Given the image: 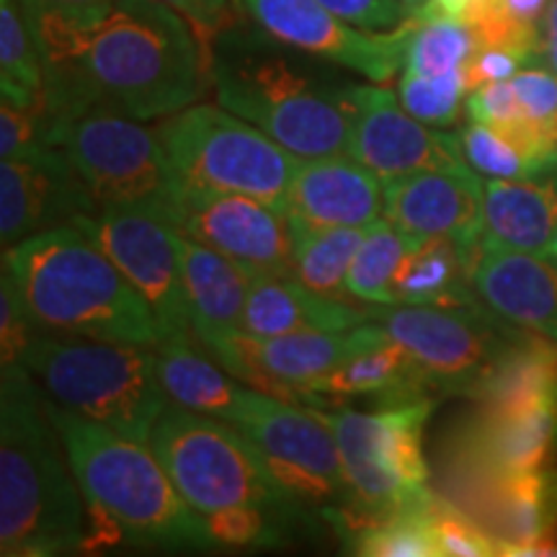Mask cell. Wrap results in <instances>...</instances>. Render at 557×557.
<instances>
[{"mask_svg": "<svg viewBox=\"0 0 557 557\" xmlns=\"http://www.w3.org/2000/svg\"><path fill=\"white\" fill-rule=\"evenodd\" d=\"M26 18L45 65V135L88 109L165 120L197 103L212 83V47L160 0H114L94 16Z\"/></svg>", "mask_w": 557, "mask_h": 557, "instance_id": "cell-1", "label": "cell"}, {"mask_svg": "<svg viewBox=\"0 0 557 557\" xmlns=\"http://www.w3.org/2000/svg\"><path fill=\"white\" fill-rule=\"evenodd\" d=\"M86 500L83 553L114 545L214 547L205 517L186 504L150 444L45 398Z\"/></svg>", "mask_w": 557, "mask_h": 557, "instance_id": "cell-2", "label": "cell"}, {"mask_svg": "<svg viewBox=\"0 0 557 557\" xmlns=\"http://www.w3.org/2000/svg\"><path fill=\"white\" fill-rule=\"evenodd\" d=\"M86 500L45 395L24 364L0 369V553L75 555L86 547Z\"/></svg>", "mask_w": 557, "mask_h": 557, "instance_id": "cell-3", "label": "cell"}, {"mask_svg": "<svg viewBox=\"0 0 557 557\" xmlns=\"http://www.w3.org/2000/svg\"><path fill=\"white\" fill-rule=\"evenodd\" d=\"M26 310L39 331L158 346L156 312L122 269L75 225H60L3 248Z\"/></svg>", "mask_w": 557, "mask_h": 557, "instance_id": "cell-4", "label": "cell"}, {"mask_svg": "<svg viewBox=\"0 0 557 557\" xmlns=\"http://www.w3.org/2000/svg\"><path fill=\"white\" fill-rule=\"evenodd\" d=\"M212 86L220 107L256 124L297 158L348 150L351 86L302 67L271 41L230 26L212 47Z\"/></svg>", "mask_w": 557, "mask_h": 557, "instance_id": "cell-5", "label": "cell"}, {"mask_svg": "<svg viewBox=\"0 0 557 557\" xmlns=\"http://www.w3.org/2000/svg\"><path fill=\"white\" fill-rule=\"evenodd\" d=\"M21 361L58 406L143 444L171 403L156 346L41 331Z\"/></svg>", "mask_w": 557, "mask_h": 557, "instance_id": "cell-6", "label": "cell"}, {"mask_svg": "<svg viewBox=\"0 0 557 557\" xmlns=\"http://www.w3.org/2000/svg\"><path fill=\"white\" fill-rule=\"evenodd\" d=\"M150 447L199 517L227 508L299 517L302 506L284 491L256 444L235 423L169 403L152 429Z\"/></svg>", "mask_w": 557, "mask_h": 557, "instance_id": "cell-7", "label": "cell"}, {"mask_svg": "<svg viewBox=\"0 0 557 557\" xmlns=\"http://www.w3.org/2000/svg\"><path fill=\"white\" fill-rule=\"evenodd\" d=\"M434 408L436 398L382 406L372 413L348 406L318 408L336 436L351 487V511L333 519V527L346 534L372 519L429 504L434 491L423 457V429Z\"/></svg>", "mask_w": 557, "mask_h": 557, "instance_id": "cell-8", "label": "cell"}, {"mask_svg": "<svg viewBox=\"0 0 557 557\" xmlns=\"http://www.w3.org/2000/svg\"><path fill=\"white\" fill-rule=\"evenodd\" d=\"M184 184L243 194L287 212L299 158L225 107L191 103L156 127Z\"/></svg>", "mask_w": 557, "mask_h": 557, "instance_id": "cell-9", "label": "cell"}, {"mask_svg": "<svg viewBox=\"0 0 557 557\" xmlns=\"http://www.w3.org/2000/svg\"><path fill=\"white\" fill-rule=\"evenodd\" d=\"M47 143L73 160L99 209L145 207L173 220L184 178L158 132L111 109H88L54 124Z\"/></svg>", "mask_w": 557, "mask_h": 557, "instance_id": "cell-10", "label": "cell"}, {"mask_svg": "<svg viewBox=\"0 0 557 557\" xmlns=\"http://www.w3.org/2000/svg\"><path fill=\"white\" fill-rule=\"evenodd\" d=\"M372 320L406 346L429 387L438 395L472 398L527 329L508 323L485 305L418 308L374 305Z\"/></svg>", "mask_w": 557, "mask_h": 557, "instance_id": "cell-11", "label": "cell"}, {"mask_svg": "<svg viewBox=\"0 0 557 557\" xmlns=\"http://www.w3.org/2000/svg\"><path fill=\"white\" fill-rule=\"evenodd\" d=\"M238 429L299 506L318 508L329 521L351 511V487L338 442L318 408L261 393Z\"/></svg>", "mask_w": 557, "mask_h": 557, "instance_id": "cell-12", "label": "cell"}, {"mask_svg": "<svg viewBox=\"0 0 557 557\" xmlns=\"http://www.w3.org/2000/svg\"><path fill=\"white\" fill-rule=\"evenodd\" d=\"M387 338L382 325L369 320L351 331H299L284 336H253L246 331L212 333L197 338L233 377L297 406H310V389L320 377L361 348Z\"/></svg>", "mask_w": 557, "mask_h": 557, "instance_id": "cell-13", "label": "cell"}, {"mask_svg": "<svg viewBox=\"0 0 557 557\" xmlns=\"http://www.w3.org/2000/svg\"><path fill=\"white\" fill-rule=\"evenodd\" d=\"M109 256L156 312L163 336L191 333L181 269V230L165 212L109 207L73 222Z\"/></svg>", "mask_w": 557, "mask_h": 557, "instance_id": "cell-14", "label": "cell"}, {"mask_svg": "<svg viewBox=\"0 0 557 557\" xmlns=\"http://www.w3.org/2000/svg\"><path fill=\"white\" fill-rule=\"evenodd\" d=\"M248 16L274 41L310 58L354 70L372 83H389L406 67L416 18L393 32H364L320 0H240Z\"/></svg>", "mask_w": 557, "mask_h": 557, "instance_id": "cell-15", "label": "cell"}, {"mask_svg": "<svg viewBox=\"0 0 557 557\" xmlns=\"http://www.w3.org/2000/svg\"><path fill=\"white\" fill-rule=\"evenodd\" d=\"M173 222L191 240L220 250L253 276H295V233L289 214L267 201L184 184Z\"/></svg>", "mask_w": 557, "mask_h": 557, "instance_id": "cell-16", "label": "cell"}, {"mask_svg": "<svg viewBox=\"0 0 557 557\" xmlns=\"http://www.w3.org/2000/svg\"><path fill=\"white\" fill-rule=\"evenodd\" d=\"M346 156L367 165L382 181L410 176L416 171L465 165L457 132L431 129L410 116L393 90L351 86V132Z\"/></svg>", "mask_w": 557, "mask_h": 557, "instance_id": "cell-17", "label": "cell"}, {"mask_svg": "<svg viewBox=\"0 0 557 557\" xmlns=\"http://www.w3.org/2000/svg\"><path fill=\"white\" fill-rule=\"evenodd\" d=\"M99 212L86 181L58 145H45L26 156L0 163V240L3 248L73 225L83 214Z\"/></svg>", "mask_w": 557, "mask_h": 557, "instance_id": "cell-18", "label": "cell"}, {"mask_svg": "<svg viewBox=\"0 0 557 557\" xmlns=\"http://www.w3.org/2000/svg\"><path fill=\"white\" fill-rule=\"evenodd\" d=\"M485 181L468 163L416 171L385 184V220L416 240L447 238L478 256Z\"/></svg>", "mask_w": 557, "mask_h": 557, "instance_id": "cell-19", "label": "cell"}, {"mask_svg": "<svg viewBox=\"0 0 557 557\" xmlns=\"http://www.w3.org/2000/svg\"><path fill=\"white\" fill-rule=\"evenodd\" d=\"M287 214L310 227H372L385 218V181L346 152L299 158Z\"/></svg>", "mask_w": 557, "mask_h": 557, "instance_id": "cell-20", "label": "cell"}, {"mask_svg": "<svg viewBox=\"0 0 557 557\" xmlns=\"http://www.w3.org/2000/svg\"><path fill=\"white\" fill-rule=\"evenodd\" d=\"M472 287L485 308L508 323L557 341L555 256L487 248L480 243Z\"/></svg>", "mask_w": 557, "mask_h": 557, "instance_id": "cell-21", "label": "cell"}, {"mask_svg": "<svg viewBox=\"0 0 557 557\" xmlns=\"http://www.w3.org/2000/svg\"><path fill=\"white\" fill-rule=\"evenodd\" d=\"M557 444V408L513 416L480 410L459 436L455 470L472 475H517L547 468Z\"/></svg>", "mask_w": 557, "mask_h": 557, "instance_id": "cell-22", "label": "cell"}, {"mask_svg": "<svg viewBox=\"0 0 557 557\" xmlns=\"http://www.w3.org/2000/svg\"><path fill=\"white\" fill-rule=\"evenodd\" d=\"M374 308L354 299L325 297L297 276L256 274L248 289L240 331L253 336H284L299 331H351L372 320Z\"/></svg>", "mask_w": 557, "mask_h": 557, "instance_id": "cell-23", "label": "cell"}, {"mask_svg": "<svg viewBox=\"0 0 557 557\" xmlns=\"http://www.w3.org/2000/svg\"><path fill=\"white\" fill-rule=\"evenodd\" d=\"M156 348L160 385L176 406L238 426L259 400L261 389L233 377L209 351L201 354L194 333H171Z\"/></svg>", "mask_w": 557, "mask_h": 557, "instance_id": "cell-24", "label": "cell"}, {"mask_svg": "<svg viewBox=\"0 0 557 557\" xmlns=\"http://www.w3.org/2000/svg\"><path fill=\"white\" fill-rule=\"evenodd\" d=\"M434 395L406 346L387 333L382 344L361 348L320 377L310 389V406L336 408L359 398H372L380 406H400Z\"/></svg>", "mask_w": 557, "mask_h": 557, "instance_id": "cell-25", "label": "cell"}, {"mask_svg": "<svg viewBox=\"0 0 557 557\" xmlns=\"http://www.w3.org/2000/svg\"><path fill=\"white\" fill-rule=\"evenodd\" d=\"M555 233L557 176L532 181H485L483 246L547 253Z\"/></svg>", "mask_w": 557, "mask_h": 557, "instance_id": "cell-26", "label": "cell"}, {"mask_svg": "<svg viewBox=\"0 0 557 557\" xmlns=\"http://www.w3.org/2000/svg\"><path fill=\"white\" fill-rule=\"evenodd\" d=\"M181 269L194 338L238 331L253 274L220 250L181 233Z\"/></svg>", "mask_w": 557, "mask_h": 557, "instance_id": "cell-27", "label": "cell"}, {"mask_svg": "<svg viewBox=\"0 0 557 557\" xmlns=\"http://www.w3.org/2000/svg\"><path fill=\"white\" fill-rule=\"evenodd\" d=\"M478 256L447 238L418 240L395 276V305L418 308H475L485 305L472 287Z\"/></svg>", "mask_w": 557, "mask_h": 557, "instance_id": "cell-28", "label": "cell"}, {"mask_svg": "<svg viewBox=\"0 0 557 557\" xmlns=\"http://www.w3.org/2000/svg\"><path fill=\"white\" fill-rule=\"evenodd\" d=\"M289 222L295 233L292 274L320 295L351 299L346 292V276L367 227H310L295 218Z\"/></svg>", "mask_w": 557, "mask_h": 557, "instance_id": "cell-29", "label": "cell"}, {"mask_svg": "<svg viewBox=\"0 0 557 557\" xmlns=\"http://www.w3.org/2000/svg\"><path fill=\"white\" fill-rule=\"evenodd\" d=\"M0 94L26 109L45 103V65L21 0H0Z\"/></svg>", "mask_w": 557, "mask_h": 557, "instance_id": "cell-30", "label": "cell"}, {"mask_svg": "<svg viewBox=\"0 0 557 557\" xmlns=\"http://www.w3.org/2000/svg\"><path fill=\"white\" fill-rule=\"evenodd\" d=\"M416 243V238H410L385 218L367 227L364 240L346 276L348 295L367 305H380V308L395 305V276Z\"/></svg>", "mask_w": 557, "mask_h": 557, "instance_id": "cell-31", "label": "cell"}, {"mask_svg": "<svg viewBox=\"0 0 557 557\" xmlns=\"http://www.w3.org/2000/svg\"><path fill=\"white\" fill-rule=\"evenodd\" d=\"M346 553L361 557H442L429 504L351 529L346 532Z\"/></svg>", "mask_w": 557, "mask_h": 557, "instance_id": "cell-32", "label": "cell"}, {"mask_svg": "<svg viewBox=\"0 0 557 557\" xmlns=\"http://www.w3.org/2000/svg\"><path fill=\"white\" fill-rule=\"evenodd\" d=\"M475 52V34L462 21L416 18V29L408 41L406 70L416 75H444L468 65Z\"/></svg>", "mask_w": 557, "mask_h": 557, "instance_id": "cell-33", "label": "cell"}, {"mask_svg": "<svg viewBox=\"0 0 557 557\" xmlns=\"http://www.w3.org/2000/svg\"><path fill=\"white\" fill-rule=\"evenodd\" d=\"M462 158L468 160L472 171L487 178H506V181H532V178H553L557 169L542 163L521 152L511 139L500 135L498 129L487 124L472 122L470 127L457 132Z\"/></svg>", "mask_w": 557, "mask_h": 557, "instance_id": "cell-34", "label": "cell"}, {"mask_svg": "<svg viewBox=\"0 0 557 557\" xmlns=\"http://www.w3.org/2000/svg\"><path fill=\"white\" fill-rule=\"evenodd\" d=\"M470 83L465 67L444 75H416L403 73L398 83V99L403 109L429 127H449L459 120Z\"/></svg>", "mask_w": 557, "mask_h": 557, "instance_id": "cell-35", "label": "cell"}, {"mask_svg": "<svg viewBox=\"0 0 557 557\" xmlns=\"http://www.w3.org/2000/svg\"><path fill=\"white\" fill-rule=\"evenodd\" d=\"M292 521L263 508H227L205 517L214 547H276L287 540Z\"/></svg>", "mask_w": 557, "mask_h": 557, "instance_id": "cell-36", "label": "cell"}, {"mask_svg": "<svg viewBox=\"0 0 557 557\" xmlns=\"http://www.w3.org/2000/svg\"><path fill=\"white\" fill-rule=\"evenodd\" d=\"M429 517L434 527L438 553L447 557H483L500 555L498 542L449 498L434 493L429 500Z\"/></svg>", "mask_w": 557, "mask_h": 557, "instance_id": "cell-37", "label": "cell"}, {"mask_svg": "<svg viewBox=\"0 0 557 557\" xmlns=\"http://www.w3.org/2000/svg\"><path fill=\"white\" fill-rule=\"evenodd\" d=\"M41 333L34 318L26 310L11 271L3 267V282H0V369L24 364V351L29 341Z\"/></svg>", "mask_w": 557, "mask_h": 557, "instance_id": "cell-38", "label": "cell"}, {"mask_svg": "<svg viewBox=\"0 0 557 557\" xmlns=\"http://www.w3.org/2000/svg\"><path fill=\"white\" fill-rule=\"evenodd\" d=\"M465 109H468L472 122L487 124V127L498 129L506 137L519 132L529 122L511 81L485 83V86L470 90Z\"/></svg>", "mask_w": 557, "mask_h": 557, "instance_id": "cell-39", "label": "cell"}, {"mask_svg": "<svg viewBox=\"0 0 557 557\" xmlns=\"http://www.w3.org/2000/svg\"><path fill=\"white\" fill-rule=\"evenodd\" d=\"M45 145L50 143H47L45 135L41 107L26 109L11 101L0 103V156L18 158L37 148H45Z\"/></svg>", "mask_w": 557, "mask_h": 557, "instance_id": "cell-40", "label": "cell"}, {"mask_svg": "<svg viewBox=\"0 0 557 557\" xmlns=\"http://www.w3.org/2000/svg\"><path fill=\"white\" fill-rule=\"evenodd\" d=\"M364 32H393L413 16L403 0H320Z\"/></svg>", "mask_w": 557, "mask_h": 557, "instance_id": "cell-41", "label": "cell"}, {"mask_svg": "<svg viewBox=\"0 0 557 557\" xmlns=\"http://www.w3.org/2000/svg\"><path fill=\"white\" fill-rule=\"evenodd\" d=\"M160 3L189 18L207 45H212V39H218L235 21L233 0H160Z\"/></svg>", "mask_w": 557, "mask_h": 557, "instance_id": "cell-42", "label": "cell"}, {"mask_svg": "<svg viewBox=\"0 0 557 557\" xmlns=\"http://www.w3.org/2000/svg\"><path fill=\"white\" fill-rule=\"evenodd\" d=\"M527 65L529 60L521 58L519 52L498 50V47H483V50L472 54L468 65H465V73H468L470 90H475L480 86H485V83L511 81L513 75Z\"/></svg>", "mask_w": 557, "mask_h": 557, "instance_id": "cell-43", "label": "cell"}, {"mask_svg": "<svg viewBox=\"0 0 557 557\" xmlns=\"http://www.w3.org/2000/svg\"><path fill=\"white\" fill-rule=\"evenodd\" d=\"M114 0H21L24 11L34 16V13H62V16H94Z\"/></svg>", "mask_w": 557, "mask_h": 557, "instance_id": "cell-44", "label": "cell"}, {"mask_svg": "<svg viewBox=\"0 0 557 557\" xmlns=\"http://www.w3.org/2000/svg\"><path fill=\"white\" fill-rule=\"evenodd\" d=\"M506 13H511L513 18L524 21V24L542 26V18H545L549 0H500Z\"/></svg>", "mask_w": 557, "mask_h": 557, "instance_id": "cell-45", "label": "cell"}, {"mask_svg": "<svg viewBox=\"0 0 557 557\" xmlns=\"http://www.w3.org/2000/svg\"><path fill=\"white\" fill-rule=\"evenodd\" d=\"M542 39L547 45H557V0H549L545 18H542Z\"/></svg>", "mask_w": 557, "mask_h": 557, "instance_id": "cell-46", "label": "cell"}, {"mask_svg": "<svg viewBox=\"0 0 557 557\" xmlns=\"http://www.w3.org/2000/svg\"><path fill=\"white\" fill-rule=\"evenodd\" d=\"M542 60H545L547 67L557 75V45H547L545 47V54H542Z\"/></svg>", "mask_w": 557, "mask_h": 557, "instance_id": "cell-47", "label": "cell"}, {"mask_svg": "<svg viewBox=\"0 0 557 557\" xmlns=\"http://www.w3.org/2000/svg\"><path fill=\"white\" fill-rule=\"evenodd\" d=\"M403 3H406L410 11H416V9H418V5H421V3H426V0H403Z\"/></svg>", "mask_w": 557, "mask_h": 557, "instance_id": "cell-48", "label": "cell"}, {"mask_svg": "<svg viewBox=\"0 0 557 557\" xmlns=\"http://www.w3.org/2000/svg\"><path fill=\"white\" fill-rule=\"evenodd\" d=\"M549 256H555L557 259V233H555V238H553V243H549V250H547Z\"/></svg>", "mask_w": 557, "mask_h": 557, "instance_id": "cell-49", "label": "cell"}]
</instances>
